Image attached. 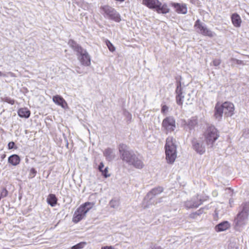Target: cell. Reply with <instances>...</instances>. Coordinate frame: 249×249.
<instances>
[{"label": "cell", "instance_id": "obj_1", "mask_svg": "<svg viewBox=\"0 0 249 249\" xmlns=\"http://www.w3.org/2000/svg\"><path fill=\"white\" fill-rule=\"evenodd\" d=\"M118 149L120 157L123 161L137 169H140L144 167L142 161L136 156L135 153L127 145L121 143L119 146Z\"/></svg>", "mask_w": 249, "mask_h": 249}, {"label": "cell", "instance_id": "obj_2", "mask_svg": "<svg viewBox=\"0 0 249 249\" xmlns=\"http://www.w3.org/2000/svg\"><path fill=\"white\" fill-rule=\"evenodd\" d=\"M249 218V203L244 202L241 205L239 213L233 221V227L235 230L240 232L248 222Z\"/></svg>", "mask_w": 249, "mask_h": 249}, {"label": "cell", "instance_id": "obj_3", "mask_svg": "<svg viewBox=\"0 0 249 249\" xmlns=\"http://www.w3.org/2000/svg\"><path fill=\"white\" fill-rule=\"evenodd\" d=\"M68 45L73 50L77 56V59L82 65L85 67L91 65V57L86 50L84 49L80 45L73 39H69L68 42Z\"/></svg>", "mask_w": 249, "mask_h": 249}, {"label": "cell", "instance_id": "obj_4", "mask_svg": "<svg viewBox=\"0 0 249 249\" xmlns=\"http://www.w3.org/2000/svg\"><path fill=\"white\" fill-rule=\"evenodd\" d=\"M164 149L167 163L169 164H173L177 157V148L176 141L172 136H169L166 140Z\"/></svg>", "mask_w": 249, "mask_h": 249}, {"label": "cell", "instance_id": "obj_5", "mask_svg": "<svg viewBox=\"0 0 249 249\" xmlns=\"http://www.w3.org/2000/svg\"><path fill=\"white\" fill-rule=\"evenodd\" d=\"M204 136L208 146L212 147L216 141L219 138V132L214 126L210 125L206 128L204 133Z\"/></svg>", "mask_w": 249, "mask_h": 249}, {"label": "cell", "instance_id": "obj_6", "mask_svg": "<svg viewBox=\"0 0 249 249\" xmlns=\"http://www.w3.org/2000/svg\"><path fill=\"white\" fill-rule=\"evenodd\" d=\"M94 202H86L81 204L74 212L73 217V222L77 223L83 219L86 214L93 207Z\"/></svg>", "mask_w": 249, "mask_h": 249}, {"label": "cell", "instance_id": "obj_7", "mask_svg": "<svg viewBox=\"0 0 249 249\" xmlns=\"http://www.w3.org/2000/svg\"><path fill=\"white\" fill-rule=\"evenodd\" d=\"M142 3L146 7L159 14H166L169 11L166 4L157 0H145Z\"/></svg>", "mask_w": 249, "mask_h": 249}, {"label": "cell", "instance_id": "obj_8", "mask_svg": "<svg viewBox=\"0 0 249 249\" xmlns=\"http://www.w3.org/2000/svg\"><path fill=\"white\" fill-rule=\"evenodd\" d=\"M209 199L208 196L205 194H198L190 200L186 201L184 204V206L188 209L196 208Z\"/></svg>", "mask_w": 249, "mask_h": 249}, {"label": "cell", "instance_id": "obj_9", "mask_svg": "<svg viewBox=\"0 0 249 249\" xmlns=\"http://www.w3.org/2000/svg\"><path fill=\"white\" fill-rule=\"evenodd\" d=\"M101 13L106 18L114 21L115 22H119L121 21V18L117 11L109 5H102L100 7Z\"/></svg>", "mask_w": 249, "mask_h": 249}, {"label": "cell", "instance_id": "obj_10", "mask_svg": "<svg viewBox=\"0 0 249 249\" xmlns=\"http://www.w3.org/2000/svg\"><path fill=\"white\" fill-rule=\"evenodd\" d=\"M164 190V189L163 187L160 186H158L151 189L150 191L148 192L146 196H145L143 198L142 204V207L143 209L149 207V205L151 204L152 201L157 196H158L163 192Z\"/></svg>", "mask_w": 249, "mask_h": 249}, {"label": "cell", "instance_id": "obj_11", "mask_svg": "<svg viewBox=\"0 0 249 249\" xmlns=\"http://www.w3.org/2000/svg\"><path fill=\"white\" fill-rule=\"evenodd\" d=\"M162 130L166 134L171 133L176 129V121L173 116H168L164 119L162 124Z\"/></svg>", "mask_w": 249, "mask_h": 249}, {"label": "cell", "instance_id": "obj_12", "mask_svg": "<svg viewBox=\"0 0 249 249\" xmlns=\"http://www.w3.org/2000/svg\"><path fill=\"white\" fill-rule=\"evenodd\" d=\"M194 27L196 31L202 35L209 37H212L214 36V34L211 31L208 29L198 19L195 22Z\"/></svg>", "mask_w": 249, "mask_h": 249}, {"label": "cell", "instance_id": "obj_13", "mask_svg": "<svg viewBox=\"0 0 249 249\" xmlns=\"http://www.w3.org/2000/svg\"><path fill=\"white\" fill-rule=\"evenodd\" d=\"M222 113L226 117H230L235 113V108L232 102L226 101L221 103Z\"/></svg>", "mask_w": 249, "mask_h": 249}, {"label": "cell", "instance_id": "obj_14", "mask_svg": "<svg viewBox=\"0 0 249 249\" xmlns=\"http://www.w3.org/2000/svg\"><path fill=\"white\" fill-rule=\"evenodd\" d=\"M198 123V120L197 116H193L188 120H182L181 126L187 131H192L194 129Z\"/></svg>", "mask_w": 249, "mask_h": 249}, {"label": "cell", "instance_id": "obj_15", "mask_svg": "<svg viewBox=\"0 0 249 249\" xmlns=\"http://www.w3.org/2000/svg\"><path fill=\"white\" fill-rule=\"evenodd\" d=\"M176 93V103L179 106H182L183 103V90L180 77L177 78Z\"/></svg>", "mask_w": 249, "mask_h": 249}, {"label": "cell", "instance_id": "obj_16", "mask_svg": "<svg viewBox=\"0 0 249 249\" xmlns=\"http://www.w3.org/2000/svg\"><path fill=\"white\" fill-rule=\"evenodd\" d=\"M192 146L193 149L196 151L198 154L202 155L205 152V147L201 142L196 138L192 140Z\"/></svg>", "mask_w": 249, "mask_h": 249}, {"label": "cell", "instance_id": "obj_17", "mask_svg": "<svg viewBox=\"0 0 249 249\" xmlns=\"http://www.w3.org/2000/svg\"><path fill=\"white\" fill-rule=\"evenodd\" d=\"M170 5L173 7L175 12L178 14H185L187 11V8L185 4L180 3H171Z\"/></svg>", "mask_w": 249, "mask_h": 249}, {"label": "cell", "instance_id": "obj_18", "mask_svg": "<svg viewBox=\"0 0 249 249\" xmlns=\"http://www.w3.org/2000/svg\"><path fill=\"white\" fill-rule=\"evenodd\" d=\"M53 100L56 104L58 106H60L64 109H68L69 108L68 104L65 100L60 95H56L54 96L53 97Z\"/></svg>", "mask_w": 249, "mask_h": 249}, {"label": "cell", "instance_id": "obj_19", "mask_svg": "<svg viewBox=\"0 0 249 249\" xmlns=\"http://www.w3.org/2000/svg\"><path fill=\"white\" fill-rule=\"evenodd\" d=\"M230 227H231L230 223L228 221H223L221 223H219V224L216 225L215 228V229L217 232H223V231L227 230L229 229Z\"/></svg>", "mask_w": 249, "mask_h": 249}, {"label": "cell", "instance_id": "obj_20", "mask_svg": "<svg viewBox=\"0 0 249 249\" xmlns=\"http://www.w3.org/2000/svg\"><path fill=\"white\" fill-rule=\"evenodd\" d=\"M103 154L106 158V160L109 162H111L114 159V153L112 149L109 147L107 148L104 151Z\"/></svg>", "mask_w": 249, "mask_h": 249}, {"label": "cell", "instance_id": "obj_21", "mask_svg": "<svg viewBox=\"0 0 249 249\" xmlns=\"http://www.w3.org/2000/svg\"><path fill=\"white\" fill-rule=\"evenodd\" d=\"M214 117L218 120H221L223 116L221 109V103L218 102L216 103L215 110H214Z\"/></svg>", "mask_w": 249, "mask_h": 249}, {"label": "cell", "instance_id": "obj_22", "mask_svg": "<svg viewBox=\"0 0 249 249\" xmlns=\"http://www.w3.org/2000/svg\"><path fill=\"white\" fill-rule=\"evenodd\" d=\"M231 21L232 22L233 25L236 27V28H239L241 26V18L238 14L235 13L233 14L231 16Z\"/></svg>", "mask_w": 249, "mask_h": 249}, {"label": "cell", "instance_id": "obj_23", "mask_svg": "<svg viewBox=\"0 0 249 249\" xmlns=\"http://www.w3.org/2000/svg\"><path fill=\"white\" fill-rule=\"evenodd\" d=\"M18 114L21 117L28 118L30 116L31 111L27 108H22L18 110Z\"/></svg>", "mask_w": 249, "mask_h": 249}, {"label": "cell", "instance_id": "obj_24", "mask_svg": "<svg viewBox=\"0 0 249 249\" xmlns=\"http://www.w3.org/2000/svg\"><path fill=\"white\" fill-rule=\"evenodd\" d=\"M47 202L51 206H55L57 204V198L55 195H49L47 198Z\"/></svg>", "mask_w": 249, "mask_h": 249}, {"label": "cell", "instance_id": "obj_25", "mask_svg": "<svg viewBox=\"0 0 249 249\" xmlns=\"http://www.w3.org/2000/svg\"><path fill=\"white\" fill-rule=\"evenodd\" d=\"M98 169L99 172L101 173L102 176H104L105 178L108 177L109 176H110V174H109L108 168H104V165L102 162L99 164V166H98Z\"/></svg>", "mask_w": 249, "mask_h": 249}, {"label": "cell", "instance_id": "obj_26", "mask_svg": "<svg viewBox=\"0 0 249 249\" xmlns=\"http://www.w3.org/2000/svg\"><path fill=\"white\" fill-rule=\"evenodd\" d=\"M8 162L13 166H17L20 163V157L17 155H12L8 158Z\"/></svg>", "mask_w": 249, "mask_h": 249}, {"label": "cell", "instance_id": "obj_27", "mask_svg": "<svg viewBox=\"0 0 249 249\" xmlns=\"http://www.w3.org/2000/svg\"><path fill=\"white\" fill-rule=\"evenodd\" d=\"M120 204V201L118 198H114L112 200H111L109 203V205L111 206V207L115 208L117 207Z\"/></svg>", "mask_w": 249, "mask_h": 249}, {"label": "cell", "instance_id": "obj_28", "mask_svg": "<svg viewBox=\"0 0 249 249\" xmlns=\"http://www.w3.org/2000/svg\"><path fill=\"white\" fill-rule=\"evenodd\" d=\"M122 111L126 119L127 123L128 124H129V123L131 122V121H132V115L127 110H126L125 109H123Z\"/></svg>", "mask_w": 249, "mask_h": 249}, {"label": "cell", "instance_id": "obj_29", "mask_svg": "<svg viewBox=\"0 0 249 249\" xmlns=\"http://www.w3.org/2000/svg\"><path fill=\"white\" fill-rule=\"evenodd\" d=\"M86 245V242H85L84 241H82L81 242L79 243L78 244L74 245V246L72 247L71 248L67 249H82L84 247H85Z\"/></svg>", "mask_w": 249, "mask_h": 249}, {"label": "cell", "instance_id": "obj_30", "mask_svg": "<svg viewBox=\"0 0 249 249\" xmlns=\"http://www.w3.org/2000/svg\"><path fill=\"white\" fill-rule=\"evenodd\" d=\"M105 43H106V45L110 52H114L115 50V48L114 45L111 43L110 41H109L108 39H106L105 40Z\"/></svg>", "mask_w": 249, "mask_h": 249}, {"label": "cell", "instance_id": "obj_31", "mask_svg": "<svg viewBox=\"0 0 249 249\" xmlns=\"http://www.w3.org/2000/svg\"><path fill=\"white\" fill-rule=\"evenodd\" d=\"M204 208H201V209L198 211H196V212L193 213H192V214L190 215L189 216V217H190V218H192V219H194L195 218H196L197 216H198L201 215V214H202V213L204 212Z\"/></svg>", "mask_w": 249, "mask_h": 249}, {"label": "cell", "instance_id": "obj_32", "mask_svg": "<svg viewBox=\"0 0 249 249\" xmlns=\"http://www.w3.org/2000/svg\"><path fill=\"white\" fill-rule=\"evenodd\" d=\"M1 100L4 101V102H7L8 104H14V100H13L12 98H10L9 97H5L1 98Z\"/></svg>", "mask_w": 249, "mask_h": 249}, {"label": "cell", "instance_id": "obj_33", "mask_svg": "<svg viewBox=\"0 0 249 249\" xmlns=\"http://www.w3.org/2000/svg\"><path fill=\"white\" fill-rule=\"evenodd\" d=\"M168 111V107L166 105H164V106H162V109H161V112L163 114H167Z\"/></svg>", "mask_w": 249, "mask_h": 249}, {"label": "cell", "instance_id": "obj_34", "mask_svg": "<svg viewBox=\"0 0 249 249\" xmlns=\"http://www.w3.org/2000/svg\"><path fill=\"white\" fill-rule=\"evenodd\" d=\"M231 61L233 62L235 64H238V65H241V64H244L243 61L239 60V59H234V58H232L231 59Z\"/></svg>", "mask_w": 249, "mask_h": 249}, {"label": "cell", "instance_id": "obj_35", "mask_svg": "<svg viewBox=\"0 0 249 249\" xmlns=\"http://www.w3.org/2000/svg\"><path fill=\"white\" fill-rule=\"evenodd\" d=\"M37 174V171L35 168H32L31 170H30V178H34L35 176Z\"/></svg>", "mask_w": 249, "mask_h": 249}, {"label": "cell", "instance_id": "obj_36", "mask_svg": "<svg viewBox=\"0 0 249 249\" xmlns=\"http://www.w3.org/2000/svg\"><path fill=\"white\" fill-rule=\"evenodd\" d=\"M213 65L215 66H218L219 65V64L221 63V60L219 59H215V60H213L212 62Z\"/></svg>", "mask_w": 249, "mask_h": 249}, {"label": "cell", "instance_id": "obj_37", "mask_svg": "<svg viewBox=\"0 0 249 249\" xmlns=\"http://www.w3.org/2000/svg\"><path fill=\"white\" fill-rule=\"evenodd\" d=\"M8 195V191L5 189H3L1 193V196L2 198H4V197H7Z\"/></svg>", "mask_w": 249, "mask_h": 249}, {"label": "cell", "instance_id": "obj_38", "mask_svg": "<svg viewBox=\"0 0 249 249\" xmlns=\"http://www.w3.org/2000/svg\"><path fill=\"white\" fill-rule=\"evenodd\" d=\"M14 146L15 143L13 142H11L9 143V144H8V149H13V148L14 147Z\"/></svg>", "mask_w": 249, "mask_h": 249}, {"label": "cell", "instance_id": "obj_39", "mask_svg": "<svg viewBox=\"0 0 249 249\" xmlns=\"http://www.w3.org/2000/svg\"><path fill=\"white\" fill-rule=\"evenodd\" d=\"M101 249H115L114 248V247L111 246H105L102 247V248Z\"/></svg>", "mask_w": 249, "mask_h": 249}, {"label": "cell", "instance_id": "obj_40", "mask_svg": "<svg viewBox=\"0 0 249 249\" xmlns=\"http://www.w3.org/2000/svg\"><path fill=\"white\" fill-rule=\"evenodd\" d=\"M150 249H163L162 247L160 246H154L152 248H150Z\"/></svg>", "mask_w": 249, "mask_h": 249}, {"label": "cell", "instance_id": "obj_41", "mask_svg": "<svg viewBox=\"0 0 249 249\" xmlns=\"http://www.w3.org/2000/svg\"><path fill=\"white\" fill-rule=\"evenodd\" d=\"M5 76V74H4V73H3L2 72H0V77H1V76Z\"/></svg>", "mask_w": 249, "mask_h": 249}, {"label": "cell", "instance_id": "obj_42", "mask_svg": "<svg viewBox=\"0 0 249 249\" xmlns=\"http://www.w3.org/2000/svg\"><path fill=\"white\" fill-rule=\"evenodd\" d=\"M2 198V197H1V194L0 195V200H1V198Z\"/></svg>", "mask_w": 249, "mask_h": 249}, {"label": "cell", "instance_id": "obj_43", "mask_svg": "<svg viewBox=\"0 0 249 249\" xmlns=\"http://www.w3.org/2000/svg\"></svg>", "mask_w": 249, "mask_h": 249}]
</instances>
